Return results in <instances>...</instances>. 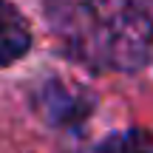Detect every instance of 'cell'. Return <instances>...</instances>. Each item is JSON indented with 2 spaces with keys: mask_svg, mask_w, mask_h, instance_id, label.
I'll return each mask as SVG.
<instances>
[{
  "mask_svg": "<svg viewBox=\"0 0 153 153\" xmlns=\"http://www.w3.org/2000/svg\"><path fill=\"white\" fill-rule=\"evenodd\" d=\"M31 105L48 128L74 133L91 119L97 102H94V94H88L85 88L51 76L37 85V91L31 94Z\"/></svg>",
  "mask_w": 153,
  "mask_h": 153,
  "instance_id": "obj_2",
  "label": "cell"
},
{
  "mask_svg": "<svg viewBox=\"0 0 153 153\" xmlns=\"http://www.w3.org/2000/svg\"><path fill=\"white\" fill-rule=\"evenodd\" d=\"M60 48L97 74H136L153 54V17L139 0H40Z\"/></svg>",
  "mask_w": 153,
  "mask_h": 153,
  "instance_id": "obj_1",
  "label": "cell"
},
{
  "mask_svg": "<svg viewBox=\"0 0 153 153\" xmlns=\"http://www.w3.org/2000/svg\"><path fill=\"white\" fill-rule=\"evenodd\" d=\"M34 34L26 14L9 0H0V68L14 65L31 51Z\"/></svg>",
  "mask_w": 153,
  "mask_h": 153,
  "instance_id": "obj_3",
  "label": "cell"
},
{
  "mask_svg": "<svg viewBox=\"0 0 153 153\" xmlns=\"http://www.w3.org/2000/svg\"><path fill=\"white\" fill-rule=\"evenodd\" d=\"M82 153H153V133L148 128H125V131L105 133L91 142Z\"/></svg>",
  "mask_w": 153,
  "mask_h": 153,
  "instance_id": "obj_4",
  "label": "cell"
}]
</instances>
